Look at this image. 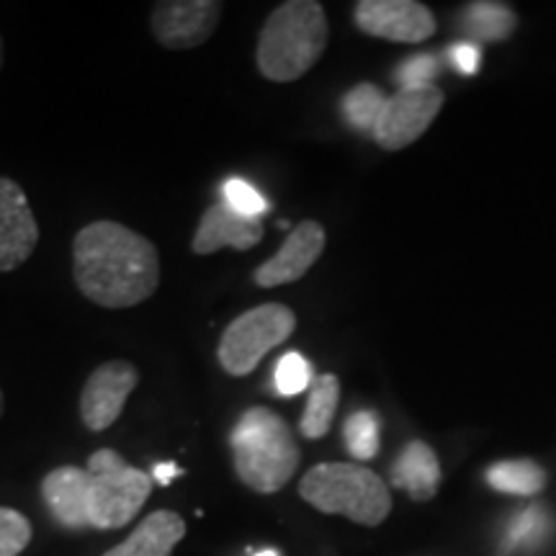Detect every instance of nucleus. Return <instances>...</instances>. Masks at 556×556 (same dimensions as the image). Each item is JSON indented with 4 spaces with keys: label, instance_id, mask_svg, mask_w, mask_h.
I'll list each match as a JSON object with an SVG mask.
<instances>
[{
    "label": "nucleus",
    "instance_id": "nucleus-1",
    "mask_svg": "<svg viewBox=\"0 0 556 556\" xmlns=\"http://www.w3.org/2000/svg\"><path fill=\"white\" fill-rule=\"evenodd\" d=\"M39 490L50 516L67 531H116L129 526L148 503L152 477L116 451L99 448L86 469L73 464L52 469Z\"/></svg>",
    "mask_w": 556,
    "mask_h": 556
},
{
    "label": "nucleus",
    "instance_id": "nucleus-2",
    "mask_svg": "<svg viewBox=\"0 0 556 556\" xmlns=\"http://www.w3.org/2000/svg\"><path fill=\"white\" fill-rule=\"evenodd\" d=\"M73 278L103 309L137 307L160 287L157 248L114 219L90 222L73 238Z\"/></svg>",
    "mask_w": 556,
    "mask_h": 556
},
{
    "label": "nucleus",
    "instance_id": "nucleus-3",
    "mask_svg": "<svg viewBox=\"0 0 556 556\" xmlns=\"http://www.w3.org/2000/svg\"><path fill=\"white\" fill-rule=\"evenodd\" d=\"M328 13L315 0H287L268 13L258 34L255 65L270 83H294L328 50Z\"/></svg>",
    "mask_w": 556,
    "mask_h": 556
},
{
    "label": "nucleus",
    "instance_id": "nucleus-4",
    "mask_svg": "<svg viewBox=\"0 0 556 556\" xmlns=\"http://www.w3.org/2000/svg\"><path fill=\"white\" fill-rule=\"evenodd\" d=\"M235 475L248 490L274 495L283 490L302 464L294 430L270 407H248L229 430Z\"/></svg>",
    "mask_w": 556,
    "mask_h": 556
},
{
    "label": "nucleus",
    "instance_id": "nucleus-5",
    "mask_svg": "<svg viewBox=\"0 0 556 556\" xmlns=\"http://www.w3.org/2000/svg\"><path fill=\"white\" fill-rule=\"evenodd\" d=\"M299 497L325 516H345L368 528L381 526L392 513L384 479L361 464H317L302 477Z\"/></svg>",
    "mask_w": 556,
    "mask_h": 556
},
{
    "label": "nucleus",
    "instance_id": "nucleus-6",
    "mask_svg": "<svg viewBox=\"0 0 556 556\" xmlns=\"http://www.w3.org/2000/svg\"><path fill=\"white\" fill-rule=\"evenodd\" d=\"M296 315L287 304L268 302L242 312L222 332L217 361L229 377H250L274 348L294 336Z\"/></svg>",
    "mask_w": 556,
    "mask_h": 556
},
{
    "label": "nucleus",
    "instance_id": "nucleus-7",
    "mask_svg": "<svg viewBox=\"0 0 556 556\" xmlns=\"http://www.w3.org/2000/svg\"><path fill=\"white\" fill-rule=\"evenodd\" d=\"M443 103H446V96L438 86L400 88L387 99L371 137L387 152L405 150L426 135L435 116L441 114Z\"/></svg>",
    "mask_w": 556,
    "mask_h": 556
},
{
    "label": "nucleus",
    "instance_id": "nucleus-8",
    "mask_svg": "<svg viewBox=\"0 0 556 556\" xmlns=\"http://www.w3.org/2000/svg\"><path fill=\"white\" fill-rule=\"evenodd\" d=\"M222 11L217 0H163L150 13L152 37L170 52L197 50L214 37Z\"/></svg>",
    "mask_w": 556,
    "mask_h": 556
},
{
    "label": "nucleus",
    "instance_id": "nucleus-9",
    "mask_svg": "<svg viewBox=\"0 0 556 556\" xmlns=\"http://www.w3.org/2000/svg\"><path fill=\"white\" fill-rule=\"evenodd\" d=\"M139 384L137 366L127 358L103 361L90 371L80 392V420L93 433L109 430L119 420L129 394Z\"/></svg>",
    "mask_w": 556,
    "mask_h": 556
},
{
    "label": "nucleus",
    "instance_id": "nucleus-10",
    "mask_svg": "<svg viewBox=\"0 0 556 556\" xmlns=\"http://www.w3.org/2000/svg\"><path fill=\"white\" fill-rule=\"evenodd\" d=\"M353 21L368 37L397 45H420L435 34L433 11L415 0H361L353 9Z\"/></svg>",
    "mask_w": 556,
    "mask_h": 556
},
{
    "label": "nucleus",
    "instance_id": "nucleus-11",
    "mask_svg": "<svg viewBox=\"0 0 556 556\" xmlns=\"http://www.w3.org/2000/svg\"><path fill=\"white\" fill-rule=\"evenodd\" d=\"M39 245V225L29 197L13 178L0 176V274H11Z\"/></svg>",
    "mask_w": 556,
    "mask_h": 556
},
{
    "label": "nucleus",
    "instance_id": "nucleus-12",
    "mask_svg": "<svg viewBox=\"0 0 556 556\" xmlns=\"http://www.w3.org/2000/svg\"><path fill=\"white\" fill-rule=\"evenodd\" d=\"M325 242H328V235H325V227L319 222H299L296 227H291L289 238L283 240L281 250H278L274 258H268L255 268V283L261 289H276L283 287V283L299 281L319 261Z\"/></svg>",
    "mask_w": 556,
    "mask_h": 556
},
{
    "label": "nucleus",
    "instance_id": "nucleus-13",
    "mask_svg": "<svg viewBox=\"0 0 556 556\" xmlns=\"http://www.w3.org/2000/svg\"><path fill=\"white\" fill-rule=\"evenodd\" d=\"M263 217H248L232 208L225 199L217 201L201 214L197 232H193L191 250L197 255H214L222 248H235L240 253L261 245Z\"/></svg>",
    "mask_w": 556,
    "mask_h": 556
},
{
    "label": "nucleus",
    "instance_id": "nucleus-14",
    "mask_svg": "<svg viewBox=\"0 0 556 556\" xmlns=\"http://www.w3.org/2000/svg\"><path fill=\"white\" fill-rule=\"evenodd\" d=\"M186 536V523L178 513L155 510L129 533L127 541L109 548L103 556H173Z\"/></svg>",
    "mask_w": 556,
    "mask_h": 556
},
{
    "label": "nucleus",
    "instance_id": "nucleus-15",
    "mask_svg": "<svg viewBox=\"0 0 556 556\" xmlns=\"http://www.w3.org/2000/svg\"><path fill=\"white\" fill-rule=\"evenodd\" d=\"M392 484L405 490L415 503H428L441 486V464L435 451L422 441L407 443L392 467Z\"/></svg>",
    "mask_w": 556,
    "mask_h": 556
},
{
    "label": "nucleus",
    "instance_id": "nucleus-16",
    "mask_svg": "<svg viewBox=\"0 0 556 556\" xmlns=\"http://www.w3.org/2000/svg\"><path fill=\"white\" fill-rule=\"evenodd\" d=\"M338 402H340V381L336 374H323V377L312 381L307 407H304L302 420H299V430H302V435L309 438V441H317V438L328 435L332 420H336Z\"/></svg>",
    "mask_w": 556,
    "mask_h": 556
},
{
    "label": "nucleus",
    "instance_id": "nucleus-17",
    "mask_svg": "<svg viewBox=\"0 0 556 556\" xmlns=\"http://www.w3.org/2000/svg\"><path fill=\"white\" fill-rule=\"evenodd\" d=\"M464 29L484 41H503L516 29V13L505 3H471L464 9Z\"/></svg>",
    "mask_w": 556,
    "mask_h": 556
},
{
    "label": "nucleus",
    "instance_id": "nucleus-18",
    "mask_svg": "<svg viewBox=\"0 0 556 556\" xmlns=\"http://www.w3.org/2000/svg\"><path fill=\"white\" fill-rule=\"evenodd\" d=\"M387 96L374 83H361V86L351 88L340 101V114L356 131L364 135H374L381 109H384Z\"/></svg>",
    "mask_w": 556,
    "mask_h": 556
},
{
    "label": "nucleus",
    "instance_id": "nucleus-19",
    "mask_svg": "<svg viewBox=\"0 0 556 556\" xmlns=\"http://www.w3.org/2000/svg\"><path fill=\"white\" fill-rule=\"evenodd\" d=\"M486 482L507 495H536L544 490L546 475L533 462H500L486 471Z\"/></svg>",
    "mask_w": 556,
    "mask_h": 556
},
{
    "label": "nucleus",
    "instance_id": "nucleus-20",
    "mask_svg": "<svg viewBox=\"0 0 556 556\" xmlns=\"http://www.w3.org/2000/svg\"><path fill=\"white\" fill-rule=\"evenodd\" d=\"M345 448L358 462H371L379 454V417L371 409H358L343 426Z\"/></svg>",
    "mask_w": 556,
    "mask_h": 556
},
{
    "label": "nucleus",
    "instance_id": "nucleus-21",
    "mask_svg": "<svg viewBox=\"0 0 556 556\" xmlns=\"http://www.w3.org/2000/svg\"><path fill=\"white\" fill-rule=\"evenodd\" d=\"M548 528H552V518H548L544 507H528V510L518 513V516L510 520L505 546L510 548V552H523V548L539 546L541 541L548 536Z\"/></svg>",
    "mask_w": 556,
    "mask_h": 556
},
{
    "label": "nucleus",
    "instance_id": "nucleus-22",
    "mask_svg": "<svg viewBox=\"0 0 556 556\" xmlns=\"http://www.w3.org/2000/svg\"><path fill=\"white\" fill-rule=\"evenodd\" d=\"M31 523L24 513L0 505V556H18L31 544Z\"/></svg>",
    "mask_w": 556,
    "mask_h": 556
},
{
    "label": "nucleus",
    "instance_id": "nucleus-23",
    "mask_svg": "<svg viewBox=\"0 0 556 556\" xmlns=\"http://www.w3.org/2000/svg\"><path fill=\"white\" fill-rule=\"evenodd\" d=\"M312 368L307 358L302 353H287L283 358H278L276 364V389L283 394V397H294V394H302L304 389L312 387Z\"/></svg>",
    "mask_w": 556,
    "mask_h": 556
},
{
    "label": "nucleus",
    "instance_id": "nucleus-24",
    "mask_svg": "<svg viewBox=\"0 0 556 556\" xmlns=\"http://www.w3.org/2000/svg\"><path fill=\"white\" fill-rule=\"evenodd\" d=\"M225 201L232 208H238L240 214H248V217H263L268 212V201L261 197L248 180L242 178H229L225 184Z\"/></svg>",
    "mask_w": 556,
    "mask_h": 556
},
{
    "label": "nucleus",
    "instance_id": "nucleus-25",
    "mask_svg": "<svg viewBox=\"0 0 556 556\" xmlns=\"http://www.w3.org/2000/svg\"><path fill=\"white\" fill-rule=\"evenodd\" d=\"M438 75V60L433 54H417V58H409L407 62H402L397 70L400 88H415V86H433V80Z\"/></svg>",
    "mask_w": 556,
    "mask_h": 556
},
{
    "label": "nucleus",
    "instance_id": "nucleus-26",
    "mask_svg": "<svg viewBox=\"0 0 556 556\" xmlns=\"http://www.w3.org/2000/svg\"><path fill=\"white\" fill-rule=\"evenodd\" d=\"M451 62H454V67L458 70L462 75H475L477 67H479V50L475 45H454L451 47Z\"/></svg>",
    "mask_w": 556,
    "mask_h": 556
},
{
    "label": "nucleus",
    "instance_id": "nucleus-27",
    "mask_svg": "<svg viewBox=\"0 0 556 556\" xmlns=\"http://www.w3.org/2000/svg\"><path fill=\"white\" fill-rule=\"evenodd\" d=\"M180 475H184V469H180L178 464H173V462L155 464V469H152V477L157 479L160 486H168V484L173 482V479L180 477Z\"/></svg>",
    "mask_w": 556,
    "mask_h": 556
},
{
    "label": "nucleus",
    "instance_id": "nucleus-28",
    "mask_svg": "<svg viewBox=\"0 0 556 556\" xmlns=\"http://www.w3.org/2000/svg\"><path fill=\"white\" fill-rule=\"evenodd\" d=\"M253 556H281L278 552H274V548H263V552H258V554H253Z\"/></svg>",
    "mask_w": 556,
    "mask_h": 556
},
{
    "label": "nucleus",
    "instance_id": "nucleus-29",
    "mask_svg": "<svg viewBox=\"0 0 556 556\" xmlns=\"http://www.w3.org/2000/svg\"><path fill=\"white\" fill-rule=\"evenodd\" d=\"M5 413V397H3V389H0V417Z\"/></svg>",
    "mask_w": 556,
    "mask_h": 556
},
{
    "label": "nucleus",
    "instance_id": "nucleus-30",
    "mask_svg": "<svg viewBox=\"0 0 556 556\" xmlns=\"http://www.w3.org/2000/svg\"><path fill=\"white\" fill-rule=\"evenodd\" d=\"M3 52H5V47H3V37H0V67H3Z\"/></svg>",
    "mask_w": 556,
    "mask_h": 556
}]
</instances>
